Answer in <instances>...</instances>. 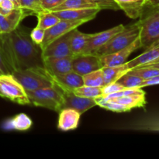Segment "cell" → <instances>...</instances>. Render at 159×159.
I'll return each mask as SVG.
<instances>
[{
    "mask_svg": "<svg viewBox=\"0 0 159 159\" xmlns=\"http://www.w3.org/2000/svg\"><path fill=\"white\" fill-rule=\"evenodd\" d=\"M0 51L12 73L43 66L42 50L30 37L27 28L19 26L9 33L0 34Z\"/></svg>",
    "mask_w": 159,
    "mask_h": 159,
    "instance_id": "1",
    "label": "cell"
},
{
    "mask_svg": "<svg viewBox=\"0 0 159 159\" xmlns=\"http://www.w3.org/2000/svg\"><path fill=\"white\" fill-rule=\"evenodd\" d=\"M139 19L141 48L145 50L159 42V6L147 4Z\"/></svg>",
    "mask_w": 159,
    "mask_h": 159,
    "instance_id": "2",
    "label": "cell"
},
{
    "mask_svg": "<svg viewBox=\"0 0 159 159\" xmlns=\"http://www.w3.org/2000/svg\"><path fill=\"white\" fill-rule=\"evenodd\" d=\"M12 75L23 85L26 92L34 91L54 85L52 76L43 66L32 67L20 70L15 71Z\"/></svg>",
    "mask_w": 159,
    "mask_h": 159,
    "instance_id": "3",
    "label": "cell"
},
{
    "mask_svg": "<svg viewBox=\"0 0 159 159\" xmlns=\"http://www.w3.org/2000/svg\"><path fill=\"white\" fill-rule=\"evenodd\" d=\"M26 93L30 104L35 107H43L55 112H60L63 109V92L56 85Z\"/></svg>",
    "mask_w": 159,
    "mask_h": 159,
    "instance_id": "4",
    "label": "cell"
},
{
    "mask_svg": "<svg viewBox=\"0 0 159 159\" xmlns=\"http://www.w3.org/2000/svg\"><path fill=\"white\" fill-rule=\"evenodd\" d=\"M139 34L140 26L138 21L132 24L124 26L122 30L112 37L110 40L106 44L101 47L95 54L101 57L116 52L133 43L139 37Z\"/></svg>",
    "mask_w": 159,
    "mask_h": 159,
    "instance_id": "5",
    "label": "cell"
},
{
    "mask_svg": "<svg viewBox=\"0 0 159 159\" xmlns=\"http://www.w3.org/2000/svg\"><path fill=\"white\" fill-rule=\"evenodd\" d=\"M0 91L9 100L20 105H30L27 93L12 75H0Z\"/></svg>",
    "mask_w": 159,
    "mask_h": 159,
    "instance_id": "6",
    "label": "cell"
},
{
    "mask_svg": "<svg viewBox=\"0 0 159 159\" xmlns=\"http://www.w3.org/2000/svg\"><path fill=\"white\" fill-rule=\"evenodd\" d=\"M85 23H86L85 20H60V21L57 22L54 26L45 30L44 40L40 44V48L41 50H43L49 43L55 40L56 39L68 34Z\"/></svg>",
    "mask_w": 159,
    "mask_h": 159,
    "instance_id": "7",
    "label": "cell"
},
{
    "mask_svg": "<svg viewBox=\"0 0 159 159\" xmlns=\"http://www.w3.org/2000/svg\"><path fill=\"white\" fill-rule=\"evenodd\" d=\"M71 65L72 71L82 76L102 68L100 57L93 54H82L73 57Z\"/></svg>",
    "mask_w": 159,
    "mask_h": 159,
    "instance_id": "8",
    "label": "cell"
},
{
    "mask_svg": "<svg viewBox=\"0 0 159 159\" xmlns=\"http://www.w3.org/2000/svg\"><path fill=\"white\" fill-rule=\"evenodd\" d=\"M66 57H73L69 46V33L56 39L42 50L43 60Z\"/></svg>",
    "mask_w": 159,
    "mask_h": 159,
    "instance_id": "9",
    "label": "cell"
},
{
    "mask_svg": "<svg viewBox=\"0 0 159 159\" xmlns=\"http://www.w3.org/2000/svg\"><path fill=\"white\" fill-rule=\"evenodd\" d=\"M138 48H141V41H140L139 37L136 39L133 43H130L129 46L116 52L101 56L100 59L102 67L118 66V65H124L127 62V59L128 58L129 56Z\"/></svg>",
    "mask_w": 159,
    "mask_h": 159,
    "instance_id": "10",
    "label": "cell"
},
{
    "mask_svg": "<svg viewBox=\"0 0 159 159\" xmlns=\"http://www.w3.org/2000/svg\"><path fill=\"white\" fill-rule=\"evenodd\" d=\"M124 28V25L120 24L117 26L112 27L107 30L102 31V32L97 33V34H93V36L89 40L88 43L85 47L82 54H95L96 51L103 46L110 40L112 37L122 30Z\"/></svg>",
    "mask_w": 159,
    "mask_h": 159,
    "instance_id": "11",
    "label": "cell"
},
{
    "mask_svg": "<svg viewBox=\"0 0 159 159\" xmlns=\"http://www.w3.org/2000/svg\"><path fill=\"white\" fill-rule=\"evenodd\" d=\"M63 109H73L79 112L81 115L93 107L97 106L95 99L78 96L75 95L73 92H63Z\"/></svg>",
    "mask_w": 159,
    "mask_h": 159,
    "instance_id": "12",
    "label": "cell"
},
{
    "mask_svg": "<svg viewBox=\"0 0 159 159\" xmlns=\"http://www.w3.org/2000/svg\"><path fill=\"white\" fill-rule=\"evenodd\" d=\"M29 15H32L30 11L20 8L14 9L9 14L3 16L0 14V32L6 34L14 30L20 26L22 20Z\"/></svg>",
    "mask_w": 159,
    "mask_h": 159,
    "instance_id": "13",
    "label": "cell"
},
{
    "mask_svg": "<svg viewBox=\"0 0 159 159\" xmlns=\"http://www.w3.org/2000/svg\"><path fill=\"white\" fill-rule=\"evenodd\" d=\"M51 76L54 85H57L63 92H73L75 89L84 85L82 76L73 71Z\"/></svg>",
    "mask_w": 159,
    "mask_h": 159,
    "instance_id": "14",
    "label": "cell"
},
{
    "mask_svg": "<svg viewBox=\"0 0 159 159\" xmlns=\"http://www.w3.org/2000/svg\"><path fill=\"white\" fill-rule=\"evenodd\" d=\"M99 8H89V9H65L53 12L60 20H85L88 22L93 20L100 12Z\"/></svg>",
    "mask_w": 159,
    "mask_h": 159,
    "instance_id": "15",
    "label": "cell"
},
{
    "mask_svg": "<svg viewBox=\"0 0 159 159\" xmlns=\"http://www.w3.org/2000/svg\"><path fill=\"white\" fill-rule=\"evenodd\" d=\"M72 58L73 57H66L43 59V67L51 75L69 72L72 71Z\"/></svg>",
    "mask_w": 159,
    "mask_h": 159,
    "instance_id": "16",
    "label": "cell"
},
{
    "mask_svg": "<svg viewBox=\"0 0 159 159\" xmlns=\"http://www.w3.org/2000/svg\"><path fill=\"white\" fill-rule=\"evenodd\" d=\"M81 114L71 108H64L59 112L57 128L63 131L75 130L79 126Z\"/></svg>",
    "mask_w": 159,
    "mask_h": 159,
    "instance_id": "17",
    "label": "cell"
},
{
    "mask_svg": "<svg viewBox=\"0 0 159 159\" xmlns=\"http://www.w3.org/2000/svg\"><path fill=\"white\" fill-rule=\"evenodd\" d=\"M115 2L119 6L120 9L133 20L140 18L148 4V0H115Z\"/></svg>",
    "mask_w": 159,
    "mask_h": 159,
    "instance_id": "18",
    "label": "cell"
},
{
    "mask_svg": "<svg viewBox=\"0 0 159 159\" xmlns=\"http://www.w3.org/2000/svg\"><path fill=\"white\" fill-rule=\"evenodd\" d=\"M92 36L93 34H85L79 31L78 28L69 32V46L73 57L83 53L89 40Z\"/></svg>",
    "mask_w": 159,
    "mask_h": 159,
    "instance_id": "19",
    "label": "cell"
},
{
    "mask_svg": "<svg viewBox=\"0 0 159 159\" xmlns=\"http://www.w3.org/2000/svg\"><path fill=\"white\" fill-rule=\"evenodd\" d=\"M159 57V42L150 47L145 51L140 54L135 58L127 61V65L129 69H133L134 68L143 66L148 64L155 62Z\"/></svg>",
    "mask_w": 159,
    "mask_h": 159,
    "instance_id": "20",
    "label": "cell"
},
{
    "mask_svg": "<svg viewBox=\"0 0 159 159\" xmlns=\"http://www.w3.org/2000/svg\"><path fill=\"white\" fill-rule=\"evenodd\" d=\"M102 71L104 79V85H105L116 82L127 71H130V69L126 62L124 65H118V66L102 67Z\"/></svg>",
    "mask_w": 159,
    "mask_h": 159,
    "instance_id": "21",
    "label": "cell"
},
{
    "mask_svg": "<svg viewBox=\"0 0 159 159\" xmlns=\"http://www.w3.org/2000/svg\"><path fill=\"white\" fill-rule=\"evenodd\" d=\"M114 102H119V103L124 104L127 107L132 110L134 108H141V107H145L147 101H146L145 94H132L128 95L122 97L115 98V99H110Z\"/></svg>",
    "mask_w": 159,
    "mask_h": 159,
    "instance_id": "22",
    "label": "cell"
},
{
    "mask_svg": "<svg viewBox=\"0 0 159 159\" xmlns=\"http://www.w3.org/2000/svg\"><path fill=\"white\" fill-rule=\"evenodd\" d=\"M32 126V120L25 113H20L15 117L12 118L7 121L5 125L6 129L17 130H26Z\"/></svg>",
    "mask_w": 159,
    "mask_h": 159,
    "instance_id": "23",
    "label": "cell"
},
{
    "mask_svg": "<svg viewBox=\"0 0 159 159\" xmlns=\"http://www.w3.org/2000/svg\"><path fill=\"white\" fill-rule=\"evenodd\" d=\"M89 8H98L94 2L90 0H65L63 3L53 9L51 12L65 10V9H89Z\"/></svg>",
    "mask_w": 159,
    "mask_h": 159,
    "instance_id": "24",
    "label": "cell"
},
{
    "mask_svg": "<svg viewBox=\"0 0 159 159\" xmlns=\"http://www.w3.org/2000/svg\"><path fill=\"white\" fill-rule=\"evenodd\" d=\"M38 20V23L37 26L41 29L46 30L52 27L57 22L60 21V19L51 11H42L36 15Z\"/></svg>",
    "mask_w": 159,
    "mask_h": 159,
    "instance_id": "25",
    "label": "cell"
},
{
    "mask_svg": "<svg viewBox=\"0 0 159 159\" xmlns=\"http://www.w3.org/2000/svg\"><path fill=\"white\" fill-rule=\"evenodd\" d=\"M84 85L93 87H102L104 85V79L102 68L91 71L82 76Z\"/></svg>",
    "mask_w": 159,
    "mask_h": 159,
    "instance_id": "26",
    "label": "cell"
},
{
    "mask_svg": "<svg viewBox=\"0 0 159 159\" xmlns=\"http://www.w3.org/2000/svg\"><path fill=\"white\" fill-rule=\"evenodd\" d=\"M73 93L78 96L96 99L102 96V87H93L83 85L73 91Z\"/></svg>",
    "mask_w": 159,
    "mask_h": 159,
    "instance_id": "27",
    "label": "cell"
},
{
    "mask_svg": "<svg viewBox=\"0 0 159 159\" xmlns=\"http://www.w3.org/2000/svg\"><path fill=\"white\" fill-rule=\"evenodd\" d=\"M144 79L135 75L130 74L127 72L125 75L122 76L120 79H118L116 82L119 84L122 85L123 86L127 89L132 88H141V85Z\"/></svg>",
    "mask_w": 159,
    "mask_h": 159,
    "instance_id": "28",
    "label": "cell"
},
{
    "mask_svg": "<svg viewBox=\"0 0 159 159\" xmlns=\"http://www.w3.org/2000/svg\"><path fill=\"white\" fill-rule=\"evenodd\" d=\"M127 72L132 75H135L143 79L144 80H146V79H151V78L158 75L159 69L148 68V67H138V68L130 69Z\"/></svg>",
    "mask_w": 159,
    "mask_h": 159,
    "instance_id": "29",
    "label": "cell"
},
{
    "mask_svg": "<svg viewBox=\"0 0 159 159\" xmlns=\"http://www.w3.org/2000/svg\"><path fill=\"white\" fill-rule=\"evenodd\" d=\"M20 4L23 9L30 11L32 15L36 16L39 12L44 11L35 0H20Z\"/></svg>",
    "mask_w": 159,
    "mask_h": 159,
    "instance_id": "30",
    "label": "cell"
},
{
    "mask_svg": "<svg viewBox=\"0 0 159 159\" xmlns=\"http://www.w3.org/2000/svg\"><path fill=\"white\" fill-rule=\"evenodd\" d=\"M97 6L100 10L110 9V10H120V7L115 0H90Z\"/></svg>",
    "mask_w": 159,
    "mask_h": 159,
    "instance_id": "31",
    "label": "cell"
},
{
    "mask_svg": "<svg viewBox=\"0 0 159 159\" xmlns=\"http://www.w3.org/2000/svg\"><path fill=\"white\" fill-rule=\"evenodd\" d=\"M125 87L123 86L122 85L118 83L117 82H112V83L107 84V85H103L102 87V96H107V95L112 94V93H117V92L120 91V90L125 89Z\"/></svg>",
    "mask_w": 159,
    "mask_h": 159,
    "instance_id": "32",
    "label": "cell"
},
{
    "mask_svg": "<svg viewBox=\"0 0 159 159\" xmlns=\"http://www.w3.org/2000/svg\"><path fill=\"white\" fill-rule=\"evenodd\" d=\"M45 36V30L41 29V28L36 26L35 28L32 30L30 32V37L32 39L33 41L36 43V44L40 46L42 42L44 40Z\"/></svg>",
    "mask_w": 159,
    "mask_h": 159,
    "instance_id": "33",
    "label": "cell"
},
{
    "mask_svg": "<svg viewBox=\"0 0 159 159\" xmlns=\"http://www.w3.org/2000/svg\"><path fill=\"white\" fill-rule=\"evenodd\" d=\"M65 0H41L40 6L44 11H52L61 3H63Z\"/></svg>",
    "mask_w": 159,
    "mask_h": 159,
    "instance_id": "34",
    "label": "cell"
},
{
    "mask_svg": "<svg viewBox=\"0 0 159 159\" xmlns=\"http://www.w3.org/2000/svg\"><path fill=\"white\" fill-rule=\"evenodd\" d=\"M12 74V71L8 64L6 63L2 54L0 51V75H9Z\"/></svg>",
    "mask_w": 159,
    "mask_h": 159,
    "instance_id": "35",
    "label": "cell"
},
{
    "mask_svg": "<svg viewBox=\"0 0 159 159\" xmlns=\"http://www.w3.org/2000/svg\"><path fill=\"white\" fill-rule=\"evenodd\" d=\"M159 84V75H158L155 76V77H152L151 79H146L142 82L141 85V88L146 86H150V85H158Z\"/></svg>",
    "mask_w": 159,
    "mask_h": 159,
    "instance_id": "36",
    "label": "cell"
},
{
    "mask_svg": "<svg viewBox=\"0 0 159 159\" xmlns=\"http://www.w3.org/2000/svg\"><path fill=\"white\" fill-rule=\"evenodd\" d=\"M0 7L8 11H12L15 9V6L11 0H2L0 3Z\"/></svg>",
    "mask_w": 159,
    "mask_h": 159,
    "instance_id": "37",
    "label": "cell"
},
{
    "mask_svg": "<svg viewBox=\"0 0 159 159\" xmlns=\"http://www.w3.org/2000/svg\"><path fill=\"white\" fill-rule=\"evenodd\" d=\"M141 67H148V68H157V69H159V61L152 62V63L148 64V65H143V66H141Z\"/></svg>",
    "mask_w": 159,
    "mask_h": 159,
    "instance_id": "38",
    "label": "cell"
},
{
    "mask_svg": "<svg viewBox=\"0 0 159 159\" xmlns=\"http://www.w3.org/2000/svg\"><path fill=\"white\" fill-rule=\"evenodd\" d=\"M148 4L153 6H159V0H148Z\"/></svg>",
    "mask_w": 159,
    "mask_h": 159,
    "instance_id": "39",
    "label": "cell"
},
{
    "mask_svg": "<svg viewBox=\"0 0 159 159\" xmlns=\"http://www.w3.org/2000/svg\"><path fill=\"white\" fill-rule=\"evenodd\" d=\"M13 2L14 6H15V9H20L21 7V4H20V0H11Z\"/></svg>",
    "mask_w": 159,
    "mask_h": 159,
    "instance_id": "40",
    "label": "cell"
},
{
    "mask_svg": "<svg viewBox=\"0 0 159 159\" xmlns=\"http://www.w3.org/2000/svg\"><path fill=\"white\" fill-rule=\"evenodd\" d=\"M35 1L37 2L38 3L39 5H40V2H41V0H35Z\"/></svg>",
    "mask_w": 159,
    "mask_h": 159,
    "instance_id": "41",
    "label": "cell"
},
{
    "mask_svg": "<svg viewBox=\"0 0 159 159\" xmlns=\"http://www.w3.org/2000/svg\"><path fill=\"white\" fill-rule=\"evenodd\" d=\"M0 96H1V97H2V98H4V96H3V94L2 93L1 91H0Z\"/></svg>",
    "mask_w": 159,
    "mask_h": 159,
    "instance_id": "42",
    "label": "cell"
},
{
    "mask_svg": "<svg viewBox=\"0 0 159 159\" xmlns=\"http://www.w3.org/2000/svg\"><path fill=\"white\" fill-rule=\"evenodd\" d=\"M159 61V57H158V59H157V60H156V61Z\"/></svg>",
    "mask_w": 159,
    "mask_h": 159,
    "instance_id": "43",
    "label": "cell"
},
{
    "mask_svg": "<svg viewBox=\"0 0 159 159\" xmlns=\"http://www.w3.org/2000/svg\"><path fill=\"white\" fill-rule=\"evenodd\" d=\"M2 0H0V3H1V2H2Z\"/></svg>",
    "mask_w": 159,
    "mask_h": 159,
    "instance_id": "44",
    "label": "cell"
},
{
    "mask_svg": "<svg viewBox=\"0 0 159 159\" xmlns=\"http://www.w3.org/2000/svg\"><path fill=\"white\" fill-rule=\"evenodd\" d=\"M0 34H1V32H0Z\"/></svg>",
    "mask_w": 159,
    "mask_h": 159,
    "instance_id": "45",
    "label": "cell"
}]
</instances>
